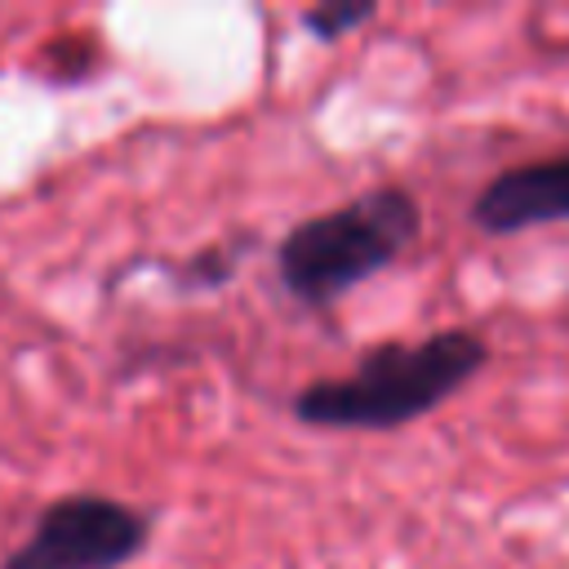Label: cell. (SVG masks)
<instances>
[{
  "label": "cell",
  "instance_id": "5b68a950",
  "mask_svg": "<svg viewBox=\"0 0 569 569\" xmlns=\"http://www.w3.org/2000/svg\"><path fill=\"white\" fill-rule=\"evenodd\" d=\"M373 18V4H351V0H329V4H316L302 13V27L316 36V40H338L356 27H365Z\"/></svg>",
  "mask_w": 569,
  "mask_h": 569
},
{
  "label": "cell",
  "instance_id": "3957f363",
  "mask_svg": "<svg viewBox=\"0 0 569 569\" xmlns=\"http://www.w3.org/2000/svg\"><path fill=\"white\" fill-rule=\"evenodd\" d=\"M151 538V520L111 493L53 498L0 569H120Z\"/></svg>",
  "mask_w": 569,
  "mask_h": 569
},
{
  "label": "cell",
  "instance_id": "277c9868",
  "mask_svg": "<svg viewBox=\"0 0 569 569\" xmlns=\"http://www.w3.org/2000/svg\"><path fill=\"white\" fill-rule=\"evenodd\" d=\"M569 218V151L502 169L471 200V222L493 236H511Z\"/></svg>",
  "mask_w": 569,
  "mask_h": 569
},
{
  "label": "cell",
  "instance_id": "7a4b0ae2",
  "mask_svg": "<svg viewBox=\"0 0 569 569\" xmlns=\"http://www.w3.org/2000/svg\"><path fill=\"white\" fill-rule=\"evenodd\" d=\"M418 231H422L418 196L409 187L382 182L284 231L276 249V271L298 302L329 307L369 276H378L382 267H391L418 240Z\"/></svg>",
  "mask_w": 569,
  "mask_h": 569
},
{
  "label": "cell",
  "instance_id": "6da1fadb",
  "mask_svg": "<svg viewBox=\"0 0 569 569\" xmlns=\"http://www.w3.org/2000/svg\"><path fill=\"white\" fill-rule=\"evenodd\" d=\"M489 360L471 329H440L418 342L369 347L351 373L316 378L293 396V418L329 431H391L445 405Z\"/></svg>",
  "mask_w": 569,
  "mask_h": 569
}]
</instances>
